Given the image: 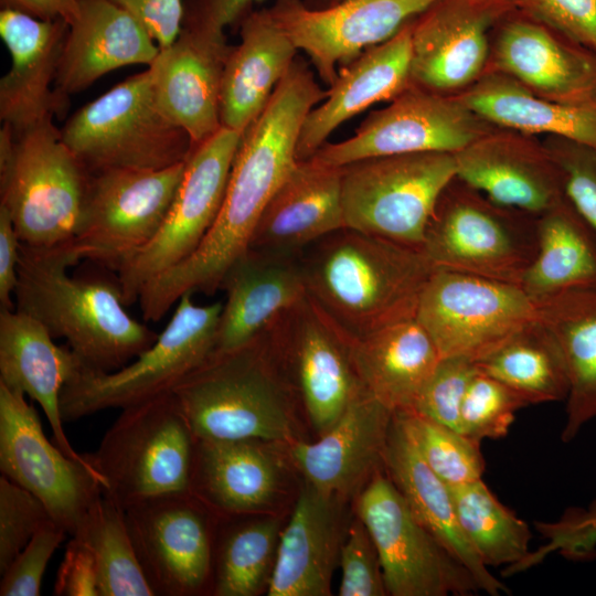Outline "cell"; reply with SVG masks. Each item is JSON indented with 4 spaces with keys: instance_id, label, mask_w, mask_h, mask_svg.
I'll list each match as a JSON object with an SVG mask.
<instances>
[{
    "instance_id": "1",
    "label": "cell",
    "mask_w": 596,
    "mask_h": 596,
    "mask_svg": "<svg viewBox=\"0 0 596 596\" xmlns=\"http://www.w3.org/2000/svg\"><path fill=\"white\" fill-rule=\"evenodd\" d=\"M324 97L312 72L295 60L244 130L221 210L201 245L142 287L138 301L145 320L159 321L187 292L220 290L226 269L248 248L262 212L298 161L296 148L306 116Z\"/></svg>"
},
{
    "instance_id": "2",
    "label": "cell",
    "mask_w": 596,
    "mask_h": 596,
    "mask_svg": "<svg viewBox=\"0 0 596 596\" xmlns=\"http://www.w3.org/2000/svg\"><path fill=\"white\" fill-rule=\"evenodd\" d=\"M78 262L71 242L49 248L21 244L14 309L65 339L85 368L119 370L159 334L126 311L115 272L93 263V269L70 276Z\"/></svg>"
},
{
    "instance_id": "3",
    "label": "cell",
    "mask_w": 596,
    "mask_h": 596,
    "mask_svg": "<svg viewBox=\"0 0 596 596\" xmlns=\"http://www.w3.org/2000/svg\"><path fill=\"white\" fill-rule=\"evenodd\" d=\"M298 262L306 295L349 341L415 317L435 268L421 249L345 226Z\"/></svg>"
},
{
    "instance_id": "4",
    "label": "cell",
    "mask_w": 596,
    "mask_h": 596,
    "mask_svg": "<svg viewBox=\"0 0 596 596\" xmlns=\"http://www.w3.org/2000/svg\"><path fill=\"white\" fill-rule=\"evenodd\" d=\"M198 439L288 441L291 395L265 332L212 352L171 391Z\"/></svg>"
},
{
    "instance_id": "5",
    "label": "cell",
    "mask_w": 596,
    "mask_h": 596,
    "mask_svg": "<svg viewBox=\"0 0 596 596\" xmlns=\"http://www.w3.org/2000/svg\"><path fill=\"white\" fill-rule=\"evenodd\" d=\"M89 173L62 140L53 118L20 131L0 128V205L21 244L49 248L75 235Z\"/></svg>"
},
{
    "instance_id": "6",
    "label": "cell",
    "mask_w": 596,
    "mask_h": 596,
    "mask_svg": "<svg viewBox=\"0 0 596 596\" xmlns=\"http://www.w3.org/2000/svg\"><path fill=\"white\" fill-rule=\"evenodd\" d=\"M198 438L172 392L130 405L84 454L104 494L124 509L190 492Z\"/></svg>"
},
{
    "instance_id": "7",
    "label": "cell",
    "mask_w": 596,
    "mask_h": 596,
    "mask_svg": "<svg viewBox=\"0 0 596 596\" xmlns=\"http://www.w3.org/2000/svg\"><path fill=\"white\" fill-rule=\"evenodd\" d=\"M61 136L88 173L163 169L192 150L188 134L159 110L149 67L79 108Z\"/></svg>"
},
{
    "instance_id": "8",
    "label": "cell",
    "mask_w": 596,
    "mask_h": 596,
    "mask_svg": "<svg viewBox=\"0 0 596 596\" xmlns=\"http://www.w3.org/2000/svg\"><path fill=\"white\" fill-rule=\"evenodd\" d=\"M187 292L163 331L134 361L113 372L83 368L62 389L61 414L74 422L108 408L123 409L172 389L214 351L222 301L198 305Z\"/></svg>"
},
{
    "instance_id": "9",
    "label": "cell",
    "mask_w": 596,
    "mask_h": 596,
    "mask_svg": "<svg viewBox=\"0 0 596 596\" xmlns=\"http://www.w3.org/2000/svg\"><path fill=\"white\" fill-rule=\"evenodd\" d=\"M538 248V216L501 206L455 178L428 221L423 253L434 267L521 285Z\"/></svg>"
},
{
    "instance_id": "10",
    "label": "cell",
    "mask_w": 596,
    "mask_h": 596,
    "mask_svg": "<svg viewBox=\"0 0 596 596\" xmlns=\"http://www.w3.org/2000/svg\"><path fill=\"white\" fill-rule=\"evenodd\" d=\"M340 168L344 226L421 251L434 209L456 178L447 152L374 157Z\"/></svg>"
},
{
    "instance_id": "11",
    "label": "cell",
    "mask_w": 596,
    "mask_h": 596,
    "mask_svg": "<svg viewBox=\"0 0 596 596\" xmlns=\"http://www.w3.org/2000/svg\"><path fill=\"white\" fill-rule=\"evenodd\" d=\"M184 162L158 169L89 173L71 244L79 260L117 272L160 231L181 182Z\"/></svg>"
},
{
    "instance_id": "12",
    "label": "cell",
    "mask_w": 596,
    "mask_h": 596,
    "mask_svg": "<svg viewBox=\"0 0 596 596\" xmlns=\"http://www.w3.org/2000/svg\"><path fill=\"white\" fill-rule=\"evenodd\" d=\"M415 318L441 358L473 362L539 318L538 305L514 284L435 267Z\"/></svg>"
},
{
    "instance_id": "13",
    "label": "cell",
    "mask_w": 596,
    "mask_h": 596,
    "mask_svg": "<svg viewBox=\"0 0 596 596\" xmlns=\"http://www.w3.org/2000/svg\"><path fill=\"white\" fill-rule=\"evenodd\" d=\"M358 517L379 555L392 596H469L480 592L471 573L413 514L381 469L358 500Z\"/></svg>"
},
{
    "instance_id": "14",
    "label": "cell",
    "mask_w": 596,
    "mask_h": 596,
    "mask_svg": "<svg viewBox=\"0 0 596 596\" xmlns=\"http://www.w3.org/2000/svg\"><path fill=\"white\" fill-rule=\"evenodd\" d=\"M242 135L222 127L192 148L160 231L117 272L127 307L138 300L149 280L190 257L201 245L221 210Z\"/></svg>"
},
{
    "instance_id": "15",
    "label": "cell",
    "mask_w": 596,
    "mask_h": 596,
    "mask_svg": "<svg viewBox=\"0 0 596 596\" xmlns=\"http://www.w3.org/2000/svg\"><path fill=\"white\" fill-rule=\"evenodd\" d=\"M0 470L38 497L51 518L74 536L104 494L99 475L51 443L24 394L0 384Z\"/></svg>"
},
{
    "instance_id": "16",
    "label": "cell",
    "mask_w": 596,
    "mask_h": 596,
    "mask_svg": "<svg viewBox=\"0 0 596 596\" xmlns=\"http://www.w3.org/2000/svg\"><path fill=\"white\" fill-rule=\"evenodd\" d=\"M494 127L457 95L409 84L391 103L371 113L348 139L326 142L310 159L340 168L354 161L403 153L455 155Z\"/></svg>"
},
{
    "instance_id": "17",
    "label": "cell",
    "mask_w": 596,
    "mask_h": 596,
    "mask_svg": "<svg viewBox=\"0 0 596 596\" xmlns=\"http://www.w3.org/2000/svg\"><path fill=\"white\" fill-rule=\"evenodd\" d=\"M125 510L127 528L153 596L212 592L213 509L191 492L153 498Z\"/></svg>"
},
{
    "instance_id": "18",
    "label": "cell",
    "mask_w": 596,
    "mask_h": 596,
    "mask_svg": "<svg viewBox=\"0 0 596 596\" xmlns=\"http://www.w3.org/2000/svg\"><path fill=\"white\" fill-rule=\"evenodd\" d=\"M273 358L289 365L313 427L322 435L363 389L350 341L306 295L265 332Z\"/></svg>"
},
{
    "instance_id": "19",
    "label": "cell",
    "mask_w": 596,
    "mask_h": 596,
    "mask_svg": "<svg viewBox=\"0 0 596 596\" xmlns=\"http://www.w3.org/2000/svg\"><path fill=\"white\" fill-rule=\"evenodd\" d=\"M436 1L343 0L315 9L304 0H275L268 11L330 86L339 65L387 41Z\"/></svg>"
},
{
    "instance_id": "20",
    "label": "cell",
    "mask_w": 596,
    "mask_h": 596,
    "mask_svg": "<svg viewBox=\"0 0 596 596\" xmlns=\"http://www.w3.org/2000/svg\"><path fill=\"white\" fill-rule=\"evenodd\" d=\"M510 0H437L412 22L409 81L457 95L475 84L490 61L489 30Z\"/></svg>"
},
{
    "instance_id": "21",
    "label": "cell",
    "mask_w": 596,
    "mask_h": 596,
    "mask_svg": "<svg viewBox=\"0 0 596 596\" xmlns=\"http://www.w3.org/2000/svg\"><path fill=\"white\" fill-rule=\"evenodd\" d=\"M492 129L454 155L456 178L501 206L541 215L565 198L544 145Z\"/></svg>"
},
{
    "instance_id": "22",
    "label": "cell",
    "mask_w": 596,
    "mask_h": 596,
    "mask_svg": "<svg viewBox=\"0 0 596 596\" xmlns=\"http://www.w3.org/2000/svg\"><path fill=\"white\" fill-rule=\"evenodd\" d=\"M230 49L225 34L182 29L148 66L159 110L188 134L192 148L222 128V78Z\"/></svg>"
},
{
    "instance_id": "23",
    "label": "cell",
    "mask_w": 596,
    "mask_h": 596,
    "mask_svg": "<svg viewBox=\"0 0 596 596\" xmlns=\"http://www.w3.org/2000/svg\"><path fill=\"white\" fill-rule=\"evenodd\" d=\"M68 24L11 9L0 10V36L11 66L0 79V119L20 131L67 110L54 92Z\"/></svg>"
},
{
    "instance_id": "24",
    "label": "cell",
    "mask_w": 596,
    "mask_h": 596,
    "mask_svg": "<svg viewBox=\"0 0 596 596\" xmlns=\"http://www.w3.org/2000/svg\"><path fill=\"white\" fill-rule=\"evenodd\" d=\"M487 70L532 93L572 105L596 104V56L536 20L505 23Z\"/></svg>"
},
{
    "instance_id": "25",
    "label": "cell",
    "mask_w": 596,
    "mask_h": 596,
    "mask_svg": "<svg viewBox=\"0 0 596 596\" xmlns=\"http://www.w3.org/2000/svg\"><path fill=\"white\" fill-rule=\"evenodd\" d=\"M159 46L127 11L109 0H79L61 51L54 92L67 107L73 94L117 68L150 66Z\"/></svg>"
},
{
    "instance_id": "26",
    "label": "cell",
    "mask_w": 596,
    "mask_h": 596,
    "mask_svg": "<svg viewBox=\"0 0 596 596\" xmlns=\"http://www.w3.org/2000/svg\"><path fill=\"white\" fill-rule=\"evenodd\" d=\"M393 412L364 387L315 443H295L291 456L318 491L340 498L384 467Z\"/></svg>"
},
{
    "instance_id": "27",
    "label": "cell",
    "mask_w": 596,
    "mask_h": 596,
    "mask_svg": "<svg viewBox=\"0 0 596 596\" xmlns=\"http://www.w3.org/2000/svg\"><path fill=\"white\" fill-rule=\"evenodd\" d=\"M344 227L341 168L297 161L269 199L248 248L298 258L323 236Z\"/></svg>"
},
{
    "instance_id": "28",
    "label": "cell",
    "mask_w": 596,
    "mask_h": 596,
    "mask_svg": "<svg viewBox=\"0 0 596 596\" xmlns=\"http://www.w3.org/2000/svg\"><path fill=\"white\" fill-rule=\"evenodd\" d=\"M412 22L338 70L326 97L304 120L296 148L298 161L309 160L340 125L409 86Z\"/></svg>"
},
{
    "instance_id": "29",
    "label": "cell",
    "mask_w": 596,
    "mask_h": 596,
    "mask_svg": "<svg viewBox=\"0 0 596 596\" xmlns=\"http://www.w3.org/2000/svg\"><path fill=\"white\" fill-rule=\"evenodd\" d=\"M53 339L33 317L0 308V384L34 400L55 445L68 457L86 460L71 445L60 407L62 389L85 366L68 345H57Z\"/></svg>"
},
{
    "instance_id": "30",
    "label": "cell",
    "mask_w": 596,
    "mask_h": 596,
    "mask_svg": "<svg viewBox=\"0 0 596 596\" xmlns=\"http://www.w3.org/2000/svg\"><path fill=\"white\" fill-rule=\"evenodd\" d=\"M220 289L225 291V302L216 330V352L234 350L260 337L306 296L298 258L249 248L226 269Z\"/></svg>"
},
{
    "instance_id": "31",
    "label": "cell",
    "mask_w": 596,
    "mask_h": 596,
    "mask_svg": "<svg viewBox=\"0 0 596 596\" xmlns=\"http://www.w3.org/2000/svg\"><path fill=\"white\" fill-rule=\"evenodd\" d=\"M384 468L416 519L473 576L480 592H508L465 536L450 487L428 467L400 416L394 413L384 454Z\"/></svg>"
},
{
    "instance_id": "32",
    "label": "cell",
    "mask_w": 596,
    "mask_h": 596,
    "mask_svg": "<svg viewBox=\"0 0 596 596\" xmlns=\"http://www.w3.org/2000/svg\"><path fill=\"white\" fill-rule=\"evenodd\" d=\"M297 51L268 9L242 18L240 42L231 46L223 71L222 127L244 132L267 105Z\"/></svg>"
},
{
    "instance_id": "33",
    "label": "cell",
    "mask_w": 596,
    "mask_h": 596,
    "mask_svg": "<svg viewBox=\"0 0 596 596\" xmlns=\"http://www.w3.org/2000/svg\"><path fill=\"white\" fill-rule=\"evenodd\" d=\"M339 498L308 485L280 533L269 596H327L339 552Z\"/></svg>"
},
{
    "instance_id": "34",
    "label": "cell",
    "mask_w": 596,
    "mask_h": 596,
    "mask_svg": "<svg viewBox=\"0 0 596 596\" xmlns=\"http://www.w3.org/2000/svg\"><path fill=\"white\" fill-rule=\"evenodd\" d=\"M362 386L393 413L412 411L441 356L415 317L350 341Z\"/></svg>"
},
{
    "instance_id": "35",
    "label": "cell",
    "mask_w": 596,
    "mask_h": 596,
    "mask_svg": "<svg viewBox=\"0 0 596 596\" xmlns=\"http://www.w3.org/2000/svg\"><path fill=\"white\" fill-rule=\"evenodd\" d=\"M260 441L198 439L190 492L223 515H251L267 509L277 493L279 475Z\"/></svg>"
},
{
    "instance_id": "36",
    "label": "cell",
    "mask_w": 596,
    "mask_h": 596,
    "mask_svg": "<svg viewBox=\"0 0 596 596\" xmlns=\"http://www.w3.org/2000/svg\"><path fill=\"white\" fill-rule=\"evenodd\" d=\"M457 96L493 127L596 147V104L572 105L547 99L492 70H487Z\"/></svg>"
},
{
    "instance_id": "37",
    "label": "cell",
    "mask_w": 596,
    "mask_h": 596,
    "mask_svg": "<svg viewBox=\"0 0 596 596\" xmlns=\"http://www.w3.org/2000/svg\"><path fill=\"white\" fill-rule=\"evenodd\" d=\"M536 305L539 319L555 338L567 369L570 391L561 439L571 443L596 419V289L568 290Z\"/></svg>"
},
{
    "instance_id": "38",
    "label": "cell",
    "mask_w": 596,
    "mask_h": 596,
    "mask_svg": "<svg viewBox=\"0 0 596 596\" xmlns=\"http://www.w3.org/2000/svg\"><path fill=\"white\" fill-rule=\"evenodd\" d=\"M520 287L535 302L596 289V232L565 196L538 216V248Z\"/></svg>"
},
{
    "instance_id": "39",
    "label": "cell",
    "mask_w": 596,
    "mask_h": 596,
    "mask_svg": "<svg viewBox=\"0 0 596 596\" xmlns=\"http://www.w3.org/2000/svg\"><path fill=\"white\" fill-rule=\"evenodd\" d=\"M475 364L480 372L521 395L529 405L565 401L570 391L562 351L539 318Z\"/></svg>"
},
{
    "instance_id": "40",
    "label": "cell",
    "mask_w": 596,
    "mask_h": 596,
    "mask_svg": "<svg viewBox=\"0 0 596 596\" xmlns=\"http://www.w3.org/2000/svg\"><path fill=\"white\" fill-rule=\"evenodd\" d=\"M460 528L488 566L513 571L529 556V525L501 503L481 479L450 487Z\"/></svg>"
},
{
    "instance_id": "41",
    "label": "cell",
    "mask_w": 596,
    "mask_h": 596,
    "mask_svg": "<svg viewBox=\"0 0 596 596\" xmlns=\"http://www.w3.org/2000/svg\"><path fill=\"white\" fill-rule=\"evenodd\" d=\"M280 522L274 518H252L224 529L214 543L212 594L255 596L274 566Z\"/></svg>"
},
{
    "instance_id": "42",
    "label": "cell",
    "mask_w": 596,
    "mask_h": 596,
    "mask_svg": "<svg viewBox=\"0 0 596 596\" xmlns=\"http://www.w3.org/2000/svg\"><path fill=\"white\" fill-rule=\"evenodd\" d=\"M74 538L83 541L94 557L99 596H153L137 558L125 510L116 501L103 494Z\"/></svg>"
},
{
    "instance_id": "43",
    "label": "cell",
    "mask_w": 596,
    "mask_h": 596,
    "mask_svg": "<svg viewBox=\"0 0 596 596\" xmlns=\"http://www.w3.org/2000/svg\"><path fill=\"white\" fill-rule=\"evenodd\" d=\"M428 467L449 487L481 479L480 444L412 411L395 412Z\"/></svg>"
},
{
    "instance_id": "44",
    "label": "cell",
    "mask_w": 596,
    "mask_h": 596,
    "mask_svg": "<svg viewBox=\"0 0 596 596\" xmlns=\"http://www.w3.org/2000/svg\"><path fill=\"white\" fill-rule=\"evenodd\" d=\"M525 406L529 403L521 395L477 369L464 397L460 433L478 444L502 438L509 433L515 413Z\"/></svg>"
},
{
    "instance_id": "45",
    "label": "cell",
    "mask_w": 596,
    "mask_h": 596,
    "mask_svg": "<svg viewBox=\"0 0 596 596\" xmlns=\"http://www.w3.org/2000/svg\"><path fill=\"white\" fill-rule=\"evenodd\" d=\"M51 520L38 497L7 477H0V574Z\"/></svg>"
},
{
    "instance_id": "46",
    "label": "cell",
    "mask_w": 596,
    "mask_h": 596,
    "mask_svg": "<svg viewBox=\"0 0 596 596\" xmlns=\"http://www.w3.org/2000/svg\"><path fill=\"white\" fill-rule=\"evenodd\" d=\"M476 372L471 360L441 358L412 412L460 433L464 397Z\"/></svg>"
},
{
    "instance_id": "47",
    "label": "cell",
    "mask_w": 596,
    "mask_h": 596,
    "mask_svg": "<svg viewBox=\"0 0 596 596\" xmlns=\"http://www.w3.org/2000/svg\"><path fill=\"white\" fill-rule=\"evenodd\" d=\"M543 145L560 171L565 196L596 232V147L553 136Z\"/></svg>"
},
{
    "instance_id": "48",
    "label": "cell",
    "mask_w": 596,
    "mask_h": 596,
    "mask_svg": "<svg viewBox=\"0 0 596 596\" xmlns=\"http://www.w3.org/2000/svg\"><path fill=\"white\" fill-rule=\"evenodd\" d=\"M547 543L518 566L517 572L529 568L552 552L573 560L590 557L596 552V500L586 508L566 510L555 522L536 523Z\"/></svg>"
},
{
    "instance_id": "49",
    "label": "cell",
    "mask_w": 596,
    "mask_h": 596,
    "mask_svg": "<svg viewBox=\"0 0 596 596\" xmlns=\"http://www.w3.org/2000/svg\"><path fill=\"white\" fill-rule=\"evenodd\" d=\"M340 596H383L386 588L374 542L359 518L340 550Z\"/></svg>"
},
{
    "instance_id": "50",
    "label": "cell",
    "mask_w": 596,
    "mask_h": 596,
    "mask_svg": "<svg viewBox=\"0 0 596 596\" xmlns=\"http://www.w3.org/2000/svg\"><path fill=\"white\" fill-rule=\"evenodd\" d=\"M66 531L53 520L43 525L1 574L0 596H39L45 568Z\"/></svg>"
},
{
    "instance_id": "51",
    "label": "cell",
    "mask_w": 596,
    "mask_h": 596,
    "mask_svg": "<svg viewBox=\"0 0 596 596\" xmlns=\"http://www.w3.org/2000/svg\"><path fill=\"white\" fill-rule=\"evenodd\" d=\"M536 21L596 56V0H519Z\"/></svg>"
},
{
    "instance_id": "52",
    "label": "cell",
    "mask_w": 596,
    "mask_h": 596,
    "mask_svg": "<svg viewBox=\"0 0 596 596\" xmlns=\"http://www.w3.org/2000/svg\"><path fill=\"white\" fill-rule=\"evenodd\" d=\"M131 14L151 35L159 49L179 36L184 19V0H109Z\"/></svg>"
},
{
    "instance_id": "53",
    "label": "cell",
    "mask_w": 596,
    "mask_h": 596,
    "mask_svg": "<svg viewBox=\"0 0 596 596\" xmlns=\"http://www.w3.org/2000/svg\"><path fill=\"white\" fill-rule=\"evenodd\" d=\"M56 596H99L98 576L89 549L77 538L67 543L54 584Z\"/></svg>"
},
{
    "instance_id": "54",
    "label": "cell",
    "mask_w": 596,
    "mask_h": 596,
    "mask_svg": "<svg viewBox=\"0 0 596 596\" xmlns=\"http://www.w3.org/2000/svg\"><path fill=\"white\" fill-rule=\"evenodd\" d=\"M259 1L263 0H184L182 29L225 34L227 26L241 21Z\"/></svg>"
},
{
    "instance_id": "55",
    "label": "cell",
    "mask_w": 596,
    "mask_h": 596,
    "mask_svg": "<svg viewBox=\"0 0 596 596\" xmlns=\"http://www.w3.org/2000/svg\"><path fill=\"white\" fill-rule=\"evenodd\" d=\"M21 241L9 212L0 205V308L14 309Z\"/></svg>"
},
{
    "instance_id": "56",
    "label": "cell",
    "mask_w": 596,
    "mask_h": 596,
    "mask_svg": "<svg viewBox=\"0 0 596 596\" xmlns=\"http://www.w3.org/2000/svg\"><path fill=\"white\" fill-rule=\"evenodd\" d=\"M1 8H11L41 19H60L67 24L76 15L79 0H0Z\"/></svg>"
},
{
    "instance_id": "57",
    "label": "cell",
    "mask_w": 596,
    "mask_h": 596,
    "mask_svg": "<svg viewBox=\"0 0 596 596\" xmlns=\"http://www.w3.org/2000/svg\"><path fill=\"white\" fill-rule=\"evenodd\" d=\"M312 3L310 6L313 4L315 0H311ZM343 0H316V6L313 7L315 9H319V8H326V7H329V6H333L336 3H339ZM309 6V7H310Z\"/></svg>"
},
{
    "instance_id": "58",
    "label": "cell",
    "mask_w": 596,
    "mask_h": 596,
    "mask_svg": "<svg viewBox=\"0 0 596 596\" xmlns=\"http://www.w3.org/2000/svg\"><path fill=\"white\" fill-rule=\"evenodd\" d=\"M512 1L513 3H518L519 4V0H510Z\"/></svg>"
}]
</instances>
